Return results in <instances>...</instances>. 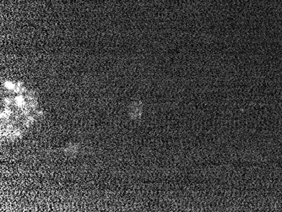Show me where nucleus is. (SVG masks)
<instances>
[{
  "mask_svg": "<svg viewBox=\"0 0 282 212\" xmlns=\"http://www.w3.org/2000/svg\"><path fill=\"white\" fill-rule=\"evenodd\" d=\"M28 106L31 109L32 111H36L37 107H38V102H37V100L36 99H34L31 101H29L28 102Z\"/></svg>",
  "mask_w": 282,
  "mask_h": 212,
  "instance_id": "6",
  "label": "nucleus"
},
{
  "mask_svg": "<svg viewBox=\"0 0 282 212\" xmlns=\"http://www.w3.org/2000/svg\"><path fill=\"white\" fill-rule=\"evenodd\" d=\"M12 110L9 107H5L4 109L1 111V113H0V116H1V119L2 120H9L10 118V117L12 116Z\"/></svg>",
  "mask_w": 282,
  "mask_h": 212,
  "instance_id": "4",
  "label": "nucleus"
},
{
  "mask_svg": "<svg viewBox=\"0 0 282 212\" xmlns=\"http://www.w3.org/2000/svg\"><path fill=\"white\" fill-rule=\"evenodd\" d=\"M79 149H80L79 144H75V143H70V144H68L64 147V151L68 155H75L78 153Z\"/></svg>",
  "mask_w": 282,
  "mask_h": 212,
  "instance_id": "2",
  "label": "nucleus"
},
{
  "mask_svg": "<svg viewBox=\"0 0 282 212\" xmlns=\"http://www.w3.org/2000/svg\"><path fill=\"white\" fill-rule=\"evenodd\" d=\"M31 109L29 107V106H28V105H27L26 107H25L24 108L20 109L21 115L24 117H27L28 115H30V114H31Z\"/></svg>",
  "mask_w": 282,
  "mask_h": 212,
  "instance_id": "9",
  "label": "nucleus"
},
{
  "mask_svg": "<svg viewBox=\"0 0 282 212\" xmlns=\"http://www.w3.org/2000/svg\"><path fill=\"white\" fill-rule=\"evenodd\" d=\"M34 121H35V116L30 114V115L26 117V118H25V120L23 122V124H24L25 127L28 128V127H30V126H31L33 124Z\"/></svg>",
  "mask_w": 282,
  "mask_h": 212,
  "instance_id": "5",
  "label": "nucleus"
},
{
  "mask_svg": "<svg viewBox=\"0 0 282 212\" xmlns=\"http://www.w3.org/2000/svg\"><path fill=\"white\" fill-rule=\"evenodd\" d=\"M3 103L4 104L5 107H9L11 104L14 103V99L12 97H9V96L4 97V98L3 99Z\"/></svg>",
  "mask_w": 282,
  "mask_h": 212,
  "instance_id": "8",
  "label": "nucleus"
},
{
  "mask_svg": "<svg viewBox=\"0 0 282 212\" xmlns=\"http://www.w3.org/2000/svg\"><path fill=\"white\" fill-rule=\"evenodd\" d=\"M23 136V131L20 129V128H14L12 131V133L10 134V135L8 137V140L9 141H14L16 139H19V138H22Z\"/></svg>",
  "mask_w": 282,
  "mask_h": 212,
  "instance_id": "3",
  "label": "nucleus"
},
{
  "mask_svg": "<svg viewBox=\"0 0 282 212\" xmlns=\"http://www.w3.org/2000/svg\"><path fill=\"white\" fill-rule=\"evenodd\" d=\"M26 101L27 100L26 96H23L22 94H18L14 98V104L19 109H22V108H24L25 107H26L28 105V102H26Z\"/></svg>",
  "mask_w": 282,
  "mask_h": 212,
  "instance_id": "1",
  "label": "nucleus"
},
{
  "mask_svg": "<svg viewBox=\"0 0 282 212\" xmlns=\"http://www.w3.org/2000/svg\"><path fill=\"white\" fill-rule=\"evenodd\" d=\"M45 115V112H44V111L41 109H38L36 111V117H43Z\"/></svg>",
  "mask_w": 282,
  "mask_h": 212,
  "instance_id": "10",
  "label": "nucleus"
},
{
  "mask_svg": "<svg viewBox=\"0 0 282 212\" xmlns=\"http://www.w3.org/2000/svg\"><path fill=\"white\" fill-rule=\"evenodd\" d=\"M15 85H16L15 83H14L13 81H9V80H6V81H4V87H5L7 90H14V87H15Z\"/></svg>",
  "mask_w": 282,
  "mask_h": 212,
  "instance_id": "7",
  "label": "nucleus"
}]
</instances>
